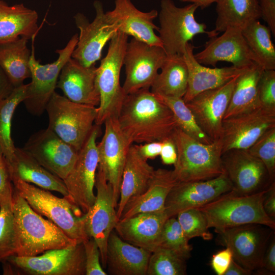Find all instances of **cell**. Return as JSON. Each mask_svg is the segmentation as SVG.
Segmentation results:
<instances>
[{"instance_id":"obj_16","label":"cell","mask_w":275,"mask_h":275,"mask_svg":"<svg viewBox=\"0 0 275 275\" xmlns=\"http://www.w3.org/2000/svg\"><path fill=\"white\" fill-rule=\"evenodd\" d=\"M93 6L95 17L92 22L82 13H77L74 16L79 34L71 58L85 67H90L100 59L103 48L118 31L107 20L102 3L95 1Z\"/></svg>"},{"instance_id":"obj_19","label":"cell","mask_w":275,"mask_h":275,"mask_svg":"<svg viewBox=\"0 0 275 275\" xmlns=\"http://www.w3.org/2000/svg\"><path fill=\"white\" fill-rule=\"evenodd\" d=\"M23 148L44 168L63 180L72 169L79 152L48 127L33 134Z\"/></svg>"},{"instance_id":"obj_48","label":"cell","mask_w":275,"mask_h":275,"mask_svg":"<svg viewBox=\"0 0 275 275\" xmlns=\"http://www.w3.org/2000/svg\"><path fill=\"white\" fill-rule=\"evenodd\" d=\"M261 18L267 24L273 35H275V0H258Z\"/></svg>"},{"instance_id":"obj_23","label":"cell","mask_w":275,"mask_h":275,"mask_svg":"<svg viewBox=\"0 0 275 275\" xmlns=\"http://www.w3.org/2000/svg\"><path fill=\"white\" fill-rule=\"evenodd\" d=\"M105 14L108 22L114 24L118 31L149 44L162 47L160 38L155 33L159 28L153 22L158 16L156 10L142 12L131 0H115L114 9Z\"/></svg>"},{"instance_id":"obj_13","label":"cell","mask_w":275,"mask_h":275,"mask_svg":"<svg viewBox=\"0 0 275 275\" xmlns=\"http://www.w3.org/2000/svg\"><path fill=\"white\" fill-rule=\"evenodd\" d=\"M224 172L234 193L251 195L268 189L272 180L263 162L247 149H231L222 153Z\"/></svg>"},{"instance_id":"obj_14","label":"cell","mask_w":275,"mask_h":275,"mask_svg":"<svg viewBox=\"0 0 275 275\" xmlns=\"http://www.w3.org/2000/svg\"><path fill=\"white\" fill-rule=\"evenodd\" d=\"M166 57L161 47L133 38L128 41L123 59L125 78L122 87L124 94L150 88Z\"/></svg>"},{"instance_id":"obj_44","label":"cell","mask_w":275,"mask_h":275,"mask_svg":"<svg viewBox=\"0 0 275 275\" xmlns=\"http://www.w3.org/2000/svg\"><path fill=\"white\" fill-rule=\"evenodd\" d=\"M258 96L262 107L275 111V71L263 70L259 78Z\"/></svg>"},{"instance_id":"obj_6","label":"cell","mask_w":275,"mask_h":275,"mask_svg":"<svg viewBox=\"0 0 275 275\" xmlns=\"http://www.w3.org/2000/svg\"><path fill=\"white\" fill-rule=\"evenodd\" d=\"M128 36L118 31L109 41L105 57L97 67L95 83L100 97L95 124L101 126L108 118L118 117L125 98L120 73Z\"/></svg>"},{"instance_id":"obj_29","label":"cell","mask_w":275,"mask_h":275,"mask_svg":"<svg viewBox=\"0 0 275 275\" xmlns=\"http://www.w3.org/2000/svg\"><path fill=\"white\" fill-rule=\"evenodd\" d=\"M147 160L139 154L135 144L130 146L123 171L116 210L118 220L126 203L144 191L153 177L155 170Z\"/></svg>"},{"instance_id":"obj_35","label":"cell","mask_w":275,"mask_h":275,"mask_svg":"<svg viewBox=\"0 0 275 275\" xmlns=\"http://www.w3.org/2000/svg\"><path fill=\"white\" fill-rule=\"evenodd\" d=\"M28 40L20 37L0 45V66L15 88L23 85L25 79L31 77V50L27 46Z\"/></svg>"},{"instance_id":"obj_3","label":"cell","mask_w":275,"mask_h":275,"mask_svg":"<svg viewBox=\"0 0 275 275\" xmlns=\"http://www.w3.org/2000/svg\"><path fill=\"white\" fill-rule=\"evenodd\" d=\"M172 138L177 152L173 171L178 182L208 180L225 172L221 139L204 144L192 138L178 127L174 129Z\"/></svg>"},{"instance_id":"obj_1","label":"cell","mask_w":275,"mask_h":275,"mask_svg":"<svg viewBox=\"0 0 275 275\" xmlns=\"http://www.w3.org/2000/svg\"><path fill=\"white\" fill-rule=\"evenodd\" d=\"M117 118L132 144L162 141L171 137L177 127L170 108L150 88L126 95Z\"/></svg>"},{"instance_id":"obj_34","label":"cell","mask_w":275,"mask_h":275,"mask_svg":"<svg viewBox=\"0 0 275 275\" xmlns=\"http://www.w3.org/2000/svg\"><path fill=\"white\" fill-rule=\"evenodd\" d=\"M217 18L214 32H224L229 28L243 29L261 18L258 0H217Z\"/></svg>"},{"instance_id":"obj_32","label":"cell","mask_w":275,"mask_h":275,"mask_svg":"<svg viewBox=\"0 0 275 275\" xmlns=\"http://www.w3.org/2000/svg\"><path fill=\"white\" fill-rule=\"evenodd\" d=\"M263 70L255 63L247 67L237 77L224 119L261 107L257 86Z\"/></svg>"},{"instance_id":"obj_52","label":"cell","mask_w":275,"mask_h":275,"mask_svg":"<svg viewBox=\"0 0 275 275\" xmlns=\"http://www.w3.org/2000/svg\"><path fill=\"white\" fill-rule=\"evenodd\" d=\"M262 204L266 214L275 221V182L267 190Z\"/></svg>"},{"instance_id":"obj_39","label":"cell","mask_w":275,"mask_h":275,"mask_svg":"<svg viewBox=\"0 0 275 275\" xmlns=\"http://www.w3.org/2000/svg\"><path fill=\"white\" fill-rule=\"evenodd\" d=\"M186 259L170 250L157 248L150 256L147 275H184Z\"/></svg>"},{"instance_id":"obj_51","label":"cell","mask_w":275,"mask_h":275,"mask_svg":"<svg viewBox=\"0 0 275 275\" xmlns=\"http://www.w3.org/2000/svg\"><path fill=\"white\" fill-rule=\"evenodd\" d=\"M162 145V141L148 142L140 145L135 144L139 154L147 160L154 159L159 156Z\"/></svg>"},{"instance_id":"obj_12","label":"cell","mask_w":275,"mask_h":275,"mask_svg":"<svg viewBox=\"0 0 275 275\" xmlns=\"http://www.w3.org/2000/svg\"><path fill=\"white\" fill-rule=\"evenodd\" d=\"M99 126L94 127L78 152L77 160L63 181L68 195L67 198L85 214L93 205L96 174L98 164L96 140Z\"/></svg>"},{"instance_id":"obj_55","label":"cell","mask_w":275,"mask_h":275,"mask_svg":"<svg viewBox=\"0 0 275 275\" xmlns=\"http://www.w3.org/2000/svg\"><path fill=\"white\" fill-rule=\"evenodd\" d=\"M181 2H188L190 4H195L198 7L202 9L209 7L213 3H216L217 0H179Z\"/></svg>"},{"instance_id":"obj_28","label":"cell","mask_w":275,"mask_h":275,"mask_svg":"<svg viewBox=\"0 0 275 275\" xmlns=\"http://www.w3.org/2000/svg\"><path fill=\"white\" fill-rule=\"evenodd\" d=\"M178 182L173 170H155L147 188L126 203L119 219L140 213L164 211L166 199Z\"/></svg>"},{"instance_id":"obj_40","label":"cell","mask_w":275,"mask_h":275,"mask_svg":"<svg viewBox=\"0 0 275 275\" xmlns=\"http://www.w3.org/2000/svg\"><path fill=\"white\" fill-rule=\"evenodd\" d=\"M188 241L177 218L171 217L163 224L156 248L159 247L170 250L187 260L190 257L193 250Z\"/></svg>"},{"instance_id":"obj_30","label":"cell","mask_w":275,"mask_h":275,"mask_svg":"<svg viewBox=\"0 0 275 275\" xmlns=\"http://www.w3.org/2000/svg\"><path fill=\"white\" fill-rule=\"evenodd\" d=\"M7 164L11 180L18 179L68 196L63 180L44 168L23 148L16 147L13 159Z\"/></svg>"},{"instance_id":"obj_38","label":"cell","mask_w":275,"mask_h":275,"mask_svg":"<svg viewBox=\"0 0 275 275\" xmlns=\"http://www.w3.org/2000/svg\"><path fill=\"white\" fill-rule=\"evenodd\" d=\"M155 95L170 108L177 127L184 132L196 140L204 144H210L214 142L199 127L194 115L182 98Z\"/></svg>"},{"instance_id":"obj_46","label":"cell","mask_w":275,"mask_h":275,"mask_svg":"<svg viewBox=\"0 0 275 275\" xmlns=\"http://www.w3.org/2000/svg\"><path fill=\"white\" fill-rule=\"evenodd\" d=\"M13 190L8 166L0 145V207L12 205Z\"/></svg>"},{"instance_id":"obj_54","label":"cell","mask_w":275,"mask_h":275,"mask_svg":"<svg viewBox=\"0 0 275 275\" xmlns=\"http://www.w3.org/2000/svg\"><path fill=\"white\" fill-rule=\"evenodd\" d=\"M253 273L252 271L245 268L233 259L224 275H251Z\"/></svg>"},{"instance_id":"obj_21","label":"cell","mask_w":275,"mask_h":275,"mask_svg":"<svg viewBox=\"0 0 275 275\" xmlns=\"http://www.w3.org/2000/svg\"><path fill=\"white\" fill-rule=\"evenodd\" d=\"M238 76L219 87L198 94L186 102L199 127L212 141L221 138L224 117Z\"/></svg>"},{"instance_id":"obj_22","label":"cell","mask_w":275,"mask_h":275,"mask_svg":"<svg viewBox=\"0 0 275 275\" xmlns=\"http://www.w3.org/2000/svg\"><path fill=\"white\" fill-rule=\"evenodd\" d=\"M194 57L200 64L213 67L219 61L230 62L240 68L256 63L242 30L236 28L227 29L220 36L210 37L204 49L194 54Z\"/></svg>"},{"instance_id":"obj_10","label":"cell","mask_w":275,"mask_h":275,"mask_svg":"<svg viewBox=\"0 0 275 275\" xmlns=\"http://www.w3.org/2000/svg\"><path fill=\"white\" fill-rule=\"evenodd\" d=\"M36 35L31 38L30 68L32 81L28 84L26 97L23 102L30 114L39 116L45 111L55 92L60 72L65 63L71 58L78 41V35H73L65 47L55 51L58 54L55 61L45 65L40 64L35 58L34 43Z\"/></svg>"},{"instance_id":"obj_2","label":"cell","mask_w":275,"mask_h":275,"mask_svg":"<svg viewBox=\"0 0 275 275\" xmlns=\"http://www.w3.org/2000/svg\"><path fill=\"white\" fill-rule=\"evenodd\" d=\"M12 209L16 238L15 256H34L77 243L52 222L35 211L14 189Z\"/></svg>"},{"instance_id":"obj_43","label":"cell","mask_w":275,"mask_h":275,"mask_svg":"<svg viewBox=\"0 0 275 275\" xmlns=\"http://www.w3.org/2000/svg\"><path fill=\"white\" fill-rule=\"evenodd\" d=\"M247 150L263 162L271 179L275 181V127L265 131Z\"/></svg>"},{"instance_id":"obj_7","label":"cell","mask_w":275,"mask_h":275,"mask_svg":"<svg viewBox=\"0 0 275 275\" xmlns=\"http://www.w3.org/2000/svg\"><path fill=\"white\" fill-rule=\"evenodd\" d=\"M48 127L79 151L95 126L97 107L74 102L54 92L48 102Z\"/></svg>"},{"instance_id":"obj_15","label":"cell","mask_w":275,"mask_h":275,"mask_svg":"<svg viewBox=\"0 0 275 275\" xmlns=\"http://www.w3.org/2000/svg\"><path fill=\"white\" fill-rule=\"evenodd\" d=\"M95 187L97 191L96 198L93 205L85 214V229L88 237L93 238L97 243L102 267L106 268L108 238L118 219L112 185L98 167Z\"/></svg>"},{"instance_id":"obj_49","label":"cell","mask_w":275,"mask_h":275,"mask_svg":"<svg viewBox=\"0 0 275 275\" xmlns=\"http://www.w3.org/2000/svg\"><path fill=\"white\" fill-rule=\"evenodd\" d=\"M160 157L162 163L174 164L177 160V152L175 144L171 137L162 141Z\"/></svg>"},{"instance_id":"obj_27","label":"cell","mask_w":275,"mask_h":275,"mask_svg":"<svg viewBox=\"0 0 275 275\" xmlns=\"http://www.w3.org/2000/svg\"><path fill=\"white\" fill-rule=\"evenodd\" d=\"M151 253L123 240L113 231L107 244L108 273L112 275H147Z\"/></svg>"},{"instance_id":"obj_8","label":"cell","mask_w":275,"mask_h":275,"mask_svg":"<svg viewBox=\"0 0 275 275\" xmlns=\"http://www.w3.org/2000/svg\"><path fill=\"white\" fill-rule=\"evenodd\" d=\"M198 8L194 4L178 7L172 0L161 1L157 31L167 56L183 55L187 43L198 34H206L210 38L219 34L206 31L207 25L196 20Z\"/></svg>"},{"instance_id":"obj_18","label":"cell","mask_w":275,"mask_h":275,"mask_svg":"<svg viewBox=\"0 0 275 275\" xmlns=\"http://www.w3.org/2000/svg\"><path fill=\"white\" fill-rule=\"evenodd\" d=\"M105 131L101 141L97 144L98 167L112 185L115 205L120 198L123 171L127 154L132 144L123 133L117 117L106 119Z\"/></svg>"},{"instance_id":"obj_53","label":"cell","mask_w":275,"mask_h":275,"mask_svg":"<svg viewBox=\"0 0 275 275\" xmlns=\"http://www.w3.org/2000/svg\"><path fill=\"white\" fill-rule=\"evenodd\" d=\"M14 88L7 74L0 66V101L9 96Z\"/></svg>"},{"instance_id":"obj_36","label":"cell","mask_w":275,"mask_h":275,"mask_svg":"<svg viewBox=\"0 0 275 275\" xmlns=\"http://www.w3.org/2000/svg\"><path fill=\"white\" fill-rule=\"evenodd\" d=\"M242 33L256 63L264 70H274L275 47L268 26L256 20L242 29Z\"/></svg>"},{"instance_id":"obj_11","label":"cell","mask_w":275,"mask_h":275,"mask_svg":"<svg viewBox=\"0 0 275 275\" xmlns=\"http://www.w3.org/2000/svg\"><path fill=\"white\" fill-rule=\"evenodd\" d=\"M273 232L266 226L250 224L218 232L216 240L231 251L237 263L253 272L262 268L264 251Z\"/></svg>"},{"instance_id":"obj_17","label":"cell","mask_w":275,"mask_h":275,"mask_svg":"<svg viewBox=\"0 0 275 275\" xmlns=\"http://www.w3.org/2000/svg\"><path fill=\"white\" fill-rule=\"evenodd\" d=\"M274 127L275 111L262 107L224 119L220 138L222 153L231 149H248Z\"/></svg>"},{"instance_id":"obj_45","label":"cell","mask_w":275,"mask_h":275,"mask_svg":"<svg viewBox=\"0 0 275 275\" xmlns=\"http://www.w3.org/2000/svg\"><path fill=\"white\" fill-rule=\"evenodd\" d=\"M86 257V275H106L100 261L98 246L93 238L83 242Z\"/></svg>"},{"instance_id":"obj_47","label":"cell","mask_w":275,"mask_h":275,"mask_svg":"<svg viewBox=\"0 0 275 275\" xmlns=\"http://www.w3.org/2000/svg\"><path fill=\"white\" fill-rule=\"evenodd\" d=\"M233 259L231 251L226 248L212 255L210 264L216 274L224 275Z\"/></svg>"},{"instance_id":"obj_5","label":"cell","mask_w":275,"mask_h":275,"mask_svg":"<svg viewBox=\"0 0 275 275\" xmlns=\"http://www.w3.org/2000/svg\"><path fill=\"white\" fill-rule=\"evenodd\" d=\"M267 190L248 196L230 191L199 208L204 214L209 228H213L216 233L250 224L263 225L274 230L275 221L263 207Z\"/></svg>"},{"instance_id":"obj_26","label":"cell","mask_w":275,"mask_h":275,"mask_svg":"<svg viewBox=\"0 0 275 275\" xmlns=\"http://www.w3.org/2000/svg\"><path fill=\"white\" fill-rule=\"evenodd\" d=\"M194 49L191 43H187L183 54L188 72L187 90L182 98L185 103L202 92L225 84L247 68H240L233 65L222 68L206 67L197 61Z\"/></svg>"},{"instance_id":"obj_37","label":"cell","mask_w":275,"mask_h":275,"mask_svg":"<svg viewBox=\"0 0 275 275\" xmlns=\"http://www.w3.org/2000/svg\"><path fill=\"white\" fill-rule=\"evenodd\" d=\"M28 84L14 88L6 98L0 101V145L7 163L14 156L16 147L11 137V122L17 106L26 98Z\"/></svg>"},{"instance_id":"obj_4","label":"cell","mask_w":275,"mask_h":275,"mask_svg":"<svg viewBox=\"0 0 275 275\" xmlns=\"http://www.w3.org/2000/svg\"><path fill=\"white\" fill-rule=\"evenodd\" d=\"M14 189L37 213L45 216L69 238L77 243L90 238L85 229V214L67 197L59 198L49 190L18 179H12Z\"/></svg>"},{"instance_id":"obj_24","label":"cell","mask_w":275,"mask_h":275,"mask_svg":"<svg viewBox=\"0 0 275 275\" xmlns=\"http://www.w3.org/2000/svg\"><path fill=\"white\" fill-rule=\"evenodd\" d=\"M96 69L95 64L85 67L71 58L62 69L57 87L72 101L97 107L100 97L95 83Z\"/></svg>"},{"instance_id":"obj_41","label":"cell","mask_w":275,"mask_h":275,"mask_svg":"<svg viewBox=\"0 0 275 275\" xmlns=\"http://www.w3.org/2000/svg\"><path fill=\"white\" fill-rule=\"evenodd\" d=\"M176 216L188 240L195 237H200L205 240L212 239L213 234L209 230L207 219L199 208L183 210Z\"/></svg>"},{"instance_id":"obj_50","label":"cell","mask_w":275,"mask_h":275,"mask_svg":"<svg viewBox=\"0 0 275 275\" xmlns=\"http://www.w3.org/2000/svg\"><path fill=\"white\" fill-rule=\"evenodd\" d=\"M262 268L271 273L275 272V235L273 232L267 244L262 261Z\"/></svg>"},{"instance_id":"obj_9","label":"cell","mask_w":275,"mask_h":275,"mask_svg":"<svg viewBox=\"0 0 275 275\" xmlns=\"http://www.w3.org/2000/svg\"><path fill=\"white\" fill-rule=\"evenodd\" d=\"M6 261L10 265V274L86 275L83 242L49 250L39 256H13Z\"/></svg>"},{"instance_id":"obj_33","label":"cell","mask_w":275,"mask_h":275,"mask_svg":"<svg viewBox=\"0 0 275 275\" xmlns=\"http://www.w3.org/2000/svg\"><path fill=\"white\" fill-rule=\"evenodd\" d=\"M151 87L155 94L183 98L187 88L188 72L183 55L167 56Z\"/></svg>"},{"instance_id":"obj_20","label":"cell","mask_w":275,"mask_h":275,"mask_svg":"<svg viewBox=\"0 0 275 275\" xmlns=\"http://www.w3.org/2000/svg\"><path fill=\"white\" fill-rule=\"evenodd\" d=\"M232 190V185L224 172L206 180L178 182L169 194L164 211L169 217L185 210L199 208Z\"/></svg>"},{"instance_id":"obj_42","label":"cell","mask_w":275,"mask_h":275,"mask_svg":"<svg viewBox=\"0 0 275 275\" xmlns=\"http://www.w3.org/2000/svg\"><path fill=\"white\" fill-rule=\"evenodd\" d=\"M16 238L12 205L0 207V262L16 254Z\"/></svg>"},{"instance_id":"obj_25","label":"cell","mask_w":275,"mask_h":275,"mask_svg":"<svg viewBox=\"0 0 275 275\" xmlns=\"http://www.w3.org/2000/svg\"><path fill=\"white\" fill-rule=\"evenodd\" d=\"M168 218L164 210L140 213L119 219L114 229L123 240L152 252Z\"/></svg>"},{"instance_id":"obj_31","label":"cell","mask_w":275,"mask_h":275,"mask_svg":"<svg viewBox=\"0 0 275 275\" xmlns=\"http://www.w3.org/2000/svg\"><path fill=\"white\" fill-rule=\"evenodd\" d=\"M37 12L23 4L9 6L0 0V45L20 37L31 39L39 31Z\"/></svg>"}]
</instances>
